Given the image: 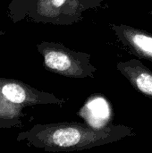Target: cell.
<instances>
[{
    "label": "cell",
    "mask_w": 152,
    "mask_h": 153,
    "mask_svg": "<svg viewBox=\"0 0 152 153\" xmlns=\"http://www.w3.org/2000/svg\"><path fill=\"white\" fill-rule=\"evenodd\" d=\"M133 135L134 130L125 125L96 128L78 122H62L35 126L26 137L35 147L57 152L89 150Z\"/></svg>",
    "instance_id": "1"
},
{
    "label": "cell",
    "mask_w": 152,
    "mask_h": 153,
    "mask_svg": "<svg viewBox=\"0 0 152 153\" xmlns=\"http://www.w3.org/2000/svg\"><path fill=\"white\" fill-rule=\"evenodd\" d=\"M38 50L43 56L44 66L56 74L74 78H94L97 67L90 63V55L68 48L61 43L42 42Z\"/></svg>",
    "instance_id": "2"
},
{
    "label": "cell",
    "mask_w": 152,
    "mask_h": 153,
    "mask_svg": "<svg viewBox=\"0 0 152 153\" xmlns=\"http://www.w3.org/2000/svg\"><path fill=\"white\" fill-rule=\"evenodd\" d=\"M84 8L80 0H36L33 17L55 25H73L82 20Z\"/></svg>",
    "instance_id": "3"
},
{
    "label": "cell",
    "mask_w": 152,
    "mask_h": 153,
    "mask_svg": "<svg viewBox=\"0 0 152 153\" xmlns=\"http://www.w3.org/2000/svg\"><path fill=\"white\" fill-rule=\"evenodd\" d=\"M109 27L133 55L152 62V33L127 24L109 23Z\"/></svg>",
    "instance_id": "4"
},
{
    "label": "cell",
    "mask_w": 152,
    "mask_h": 153,
    "mask_svg": "<svg viewBox=\"0 0 152 153\" xmlns=\"http://www.w3.org/2000/svg\"><path fill=\"white\" fill-rule=\"evenodd\" d=\"M116 69L141 94L152 99V71L138 59L118 62Z\"/></svg>",
    "instance_id": "5"
},
{
    "label": "cell",
    "mask_w": 152,
    "mask_h": 153,
    "mask_svg": "<svg viewBox=\"0 0 152 153\" xmlns=\"http://www.w3.org/2000/svg\"><path fill=\"white\" fill-rule=\"evenodd\" d=\"M84 10H90V9H95L99 6L101 5V4L105 0H80Z\"/></svg>",
    "instance_id": "6"
},
{
    "label": "cell",
    "mask_w": 152,
    "mask_h": 153,
    "mask_svg": "<svg viewBox=\"0 0 152 153\" xmlns=\"http://www.w3.org/2000/svg\"><path fill=\"white\" fill-rule=\"evenodd\" d=\"M149 13H150V14H151V16H152V10H151V11L149 12Z\"/></svg>",
    "instance_id": "7"
}]
</instances>
